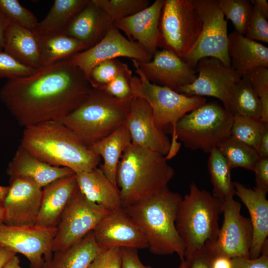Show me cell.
Returning <instances> with one entry per match:
<instances>
[{
	"label": "cell",
	"instance_id": "obj_20",
	"mask_svg": "<svg viewBox=\"0 0 268 268\" xmlns=\"http://www.w3.org/2000/svg\"><path fill=\"white\" fill-rule=\"evenodd\" d=\"M164 3V0H156L138 12L115 21L113 25L153 57L158 46L159 24Z\"/></svg>",
	"mask_w": 268,
	"mask_h": 268
},
{
	"label": "cell",
	"instance_id": "obj_25",
	"mask_svg": "<svg viewBox=\"0 0 268 268\" xmlns=\"http://www.w3.org/2000/svg\"><path fill=\"white\" fill-rule=\"evenodd\" d=\"M78 189L89 201L109 212L123 208L120 191L100 168L75 173Z\"/></svg>",
	"mask_w": 268,
	"mask_h": 268
},
{
	"label": "cell",
	"instance_id": "obj_38",
	"mask_svg": "<svg viewBox=\"0 0 268 268\" xmlns=\"http://www.w3.org/2000/svg\"><path fill=\"white\" fill-rule=\"evenodd\" d=\"M128 67L118 59L104 61L91 69L87 80L92 88L101 89Z\"/></svg>",
	"mask_w": 268,
	"mask_h": 268
},
{
	"label": "cell",
	"instance_id": "obj_9",
	"mask_svg": "<svg viewBox=\"0 0 268 268\" xmlns=\"http://www.w3.org/2000/svg\"><path fill=\"white\" fill-rule=\"evenodd\" d=\"M201 28L195 0H164L159 24L158 47L183 58L195 46Z\"/></svg>",
	"mask_w": 268,
	"mask_h": 268
},
{
	"label": "cell",
	"instance_id": "obj_46",
	"mask_svg": "<svg viewBox=\"0 0 268 268\" xmlns=\"http://www.w3.org/2000/svg\"><path fill=\"white\" fill-rule=\"evenodd\" d=\"M213 256L209 248L205 245L186 256L185 260L188 268H210V262Z\"/></svg>",
	"mask_w": 268,
	"mask_h": 268
},
{
	"label": "cell",
	"instance_id": "obj_2",
	"mask_svg": "<svg viewBox=\"0 0 268 268\" xmlns=\"http://www.w3.org/2000/svg\"><path fill=\"white\" fill-rule=\"evenodd\" d=\"M20 145L41 160L75 173L90 171L101 161L98 155L59 121L24 128Z\"/></svg>",
	"mask_w": 268,
	"mask_h": 268
},
{
	"label": "cell",
	"instance_id": "obj_19",
	"mask_svg": "<svg viewBox=\"0 0 268 268\" xmlns=\"http://www.w3.org/2000/svg\"><path fill=\"white\" fill-rule=\"evenodd\" d=\"M125 124L132 143L165 157L168 154L171 140L156 127L151 108L146 100L133 96Z\"/></svg>",
	"mask_w": 268,
	"mask_h": 268
},
{
	"label": "cell",
	"instance_id": "obj_45",
	"mask_svg": "<svg viewBox=\"0 0 268 268\" xmlns=\"http://www.w3.org/2000/svg\"><path fill=\"white\" fill-rule=\"evenodd\" d=\"M232 268H268V242L264 244L261 255L257 258L245 257L232 258Z\"/></svg>",
	"mask_w": 268,
	"mask_h": 268
},
{
	"label": "cell",
	"instance_id": "obj_59",
	"mask_svg": "<svg viewBox=\"0 0 268 268\" xmlns=\"http://www.w3.org/2000/svg\"><path fill=\"white\" fill-rule=\"evenodd\" d=\"M1 51H1V50H0V52H1Z\"/></svg>",
	"mask_w": 268,
	"mask_h": 268
},
{
	"label": "cell",
	"instance_id": "obj_43",
	"mask_svg": "<svg viewBox=\"0 0 268 268\" xmlns=\"http://www.w3.org/2000/svg\"><path fill=\"white\" fill-rule=\"evenodd\" d=\"M88 268H121L120 248L102 251L96 256Z\"/></svg>",
	"mask_w": 268,
	"mask_h": 268
},
{
	"label": "cell",
	"instance_id": "obj_26",
	"mask_svg": "<svg viewBox=\"0 0 268 268\" xmlns=\"http://www.w3.org/2000/svg\"><path fill=\"white\" fill-rule=\"evenodd\" d=\"M228 53L231 67L240 77L256 67H268V47L235 30L228 34Z\"/></svg>",
	"mask_w": 268,
	"mask_h": 268
},
{
	"label": "cell",
	"instance_id": "obj_47",
	"mask_svg": "<svg viewBox=\"0 0 268 268\" xmlns=\"http://www.w3.org/2000/svg\"><path fill=\"white\" fill-rule=\"evenodd\" d=\"M121 250V268H152L145 266L140 261L138 249L132 248H122Z\"/></svg>",
	"mask_w": 268,
	"mask_h": 268
},
{
	"label": "cell",
	"instance_id": "obj_5",
	"mask_svg": "<svg viewBox=\"0 0 268 268\" xmlns=\"http://www.w3.org/2000/svg\"><path fill=\"white\" fill-rule=\"evenodd\" d=\"M132 98L118 99L91 88L81 103L59 121L90 147L125 123Z\"/></svg>",
	"mask_w": 268,
	"mask_h": 268
},
{
	"label": "cell",
	"instance_id": "obj_31",
	"mask_svg": "<svg viewBox=\"0 0 268 268\" xmlns=\"http://www.w3.org/2000/svg\"><path fill=\"white\" fill-rule=\"evenodd\" d=\"M89 0H55L46 16L34 30L39 35L62 33Z\"/></svg>",
	"mask_w": 268,
	"mask_h": 268
},
{
	"label": "cell",
	"instance_id": "obj_50",
	"mask_svg": "<svg viewBox=\"0 0 268 268\" xmlns=\"http://www.w3.org/2000/svg\"><path fill=\"white\" fill-rule=\"evenodd\" d=\"M232 258L224 256H214L210 262V268H232Z\"/></svg>",
	"mask_w": 268,
	"mask_h": 268
},
{
	"label": "cell",
	"instance_id": "obj_24",
	"mask_svg": "<svg viewBox=\"0 0 268 268\" xmlns=\"http://www.w3.org/2000/svg\"><path fill=\"white\" fill-rule=\"evenodd\" d=\"M6 173L10 177L30 179L41 188L60 178L75 173L69 168L54 166L41 160L20 145L9 163Z\"/></svg>",
	"mask_w": 268,
	"mask_h": 268
},
{
	"label": "cell",
	"instance_id": "obj_30",
	"mask_svg": "<svg viewBox=\"0 0 268 268\" xmlns=\"http://www.w3.org/2000/svg\"><path fill=\"white\" fill-rule=\"evenodd\" d=\"M38 35L41 67L70 59L85 50L82 42L63 32Z\"/></svg>",
	"mask_w": 268,
	"mask_h": 268
},
{
	"label": "cell",
	"instance_id": "obj_3",
	"mask_svg": "<svg viewBox=\"0 0 268 268\" xmlns=\"http://www.w3.org/2000/svg\"><path fill=\"white\" fill-rule=\"evenodd\" d=\"M182 198L179 193L167 187L147 199L124 208L143 233L152 254L175 253L181 260L185 259V247L175 225Z\"/></svg>",
	"mask_w": 268,
	"mask_h": 268
},
{
	"label": "cell",
	"instance_id": "obj_58",
	"mask_svg": "<svg viewBox=\"0 0 268 268\" xmlns=\"http://www.w3.org/2000/svg\"><path fill=\"white\" fill-rule=\"evenodd\" d=\"M3 209L2 206L0 204V222H2L3 220Z\"/></svg>",
	"mask_w": 268,
	"mask_h": 268
},
{
	"label": "cell",
	"instance_id": "obj_36",
	"mask_svg": "<svg viewBox=\"0 0 268 268\" xmlns=\"http://www.w3.org/2000/svg\"><path fill=\"white\" fill-rule=\"evenodd\" d=\"M219 5L225 18L233 23L235 30L245 36L254 7L251 0H219Z\"/></svg>",
	"mask_w": 268,
	"mask_h": 268
},
{
	"label": "cell",
	"instance_id": "obj_41",
	"mask_svg": "<svg viewBox=\"0 0 268 268\" xmlns=\"http://www.w3.org/2000/svg\"><path fill=\"white\" fill-rule=\"evenodd\" d=\"M132 76V71L128 67L101 89L118 99H131L134 96L130 85Z\"/></svg>",
	"mask_w": 268,
	"mask_h": 268
},
{
	"label": "cell",
	"instance_id": "obj_57",
	"mask_svg": "<svg viewBox=\"0 0 268 268\" xmlns=\"http://www.w3.org/2000/svg\"><path fill=\"white\" fill-rule=\"evenodd\" d=\"M179 268H188V264L185 259L181 260V263Z\"/></svg>",
	"mask_w": 268,
	"mask_h": 268
},
{
	"label": "cell",
	"instance_id": "obj_48",
	"mask_svg": "<svg viewBox=\"0 0 268 268\" xmlns=\"http://www.w3.org/2000/svg\"><path fill=\"white\" fill-rule=\"evenodd\" d=\"M255 174V188L268 192V158H259L253 170Z\"/></svg>",
	"mask_w": 268,
	"mask_h": 268
},
{
	"label": "cell",
	"instance_id": "obj_14",
	"mask_svg": "<svg viewBox=\"0 0 268 268\" xmlns=\"http://www.w3.org/2000/svg\"><path fill=\"white\" fill-rule=\"evenodd\" d=\"M125 57L139 62L150 61L152 56L137 42L124 36L114 25L106 35L93 47L70 58L72 64L87 77L91 69L104 61Z\"/></svg>",
	"mask_w": 268,
	"mask_h": 268
},
{
	"label": "cell",
	"instance_id": "obj_23",
	"mask_svg": "<svg viewBox=\"0 0 268 268\" xmlns=\"http://www.w3.org/2000/svg\"><path fill=\"white\" fill-rule=\"evenodd\" d=\"M113 25L104 10L92 0H89L63 33L82 42L86 50L101 41Z\"/></svg>",
	"mask_w": 268,
	"mask_h": 268
},
{
	"label": "cell",
	"instance_id": "obj_55",
	"mask_svg": "<svg viewBox=\"0 0 268 268\" xmlns=\"http://www.w3.org/2000/svg\"><path fill=\"white\" fill-rule=\"evenodd\" d=\"M3 268H22L20 265V260L18 256L15 255L11 258L4 266Z\"/></svg>",
	"mask_w": 268,
	"mask_h": 268
},
{
	"label": "cell",
	"instance_id": "obj_35",
	"mask_svg": "<svg viewBox=\"0 0 268 268\" xmlns=\"http://www.w3.org/2000/svg\"><path fill=\"white\" fill-rule=\"evenodd\" d=\"M268 123L260 118L243 116H234L231 135L240 141L257 148L262 133Z\"/></svg>",
	"mask_w": 268,
	"mask_h": 268
},
{
	"label": "cell",
	"instance_id": "obj_27",
	"mask_svg": "<svg viewBox=\"0 0 268 268\" xmlns=\"http://www.w3.org/2000/svg\"><path fill=\"white\" fill-rule=\"evenodd\" d=\"M3 50L27 67L35 69L41 67L39 38L34 31L10 21L5 34Z\"/></svg>",
	"mask_w": 268,
	"mask_h": 268
},
{
	"label": "cell",
	"instance_id": "obj_44",
	"mask_svg": "<svg viewBox=\"0 0 268 268\" xmlns=\"http://www.w3.org/2000/svg\"><path fill=\"white\" fill-rule=\"evenodd\" d=\"M243 77L250 82L254 91L260 96L262 93L268 90V68L260 67L247 72Z\"/></svg>",
	"mask_w": 268,
	"mask_h": 268
},
{
	"label": "cell",
	"instance_id": "obj_39",
	"mask_svg": "<svg viewBox=\"0 0 268 268\" xmlns=\"http://www.w3.org/2000/svg\"><path fill=\"white\" fill-rule=\"evenodd\" d=\"M0 9L11 22L34 31L38 21L34 15L17 0H0Z\"/></svg>",
	"mask_w": 268,
	"mask_h": 268
},
{
	"label": "cell",
	"instance_id": "obj_7",
	"mask_svg": "<svg viewBox=\"0 0 268 268\" xmlns=\"http://www.w3.org/2000/svg\"><path fill=\"white\" fill-rule=\"evenodd\" d=\"M137 76H133L130 85L134 95L143 98L150 105L156 127L166 133H171V146L165 157L167 160L178 152L181 143L178 140L176 126L186 114L207 102L201 96H188L167 87L150 82L139 68L136 61L132 60Z\"/></svg>",
	"mask_w": 268,
	"mask_h": 268
},
{
	"label": "cell",
	"instance_id": "obj_51",
	"mask_svg": "<svg viewBox=\"0 0 268 268\" xmlns=\"http://www.w3.org/2000/svg\"><path fill=\"white\" fill-rule=\"evenodd\" d=\"M260 101V119L268 123V90L264 91L259 96Z\"/></svg>",
	"mask_w": 268,
	"mask_h": 268
},
{
	"label": "cell",
	"instance_id": "obj_11",
	"mask_svg": "<svg viewBox=\"0 0 268 268\" xmlns=\"http://www.w3.org/2000/svg\"><path fill=\"white\" fill-rule=\"evenodd\" d=\"M109 212L87 200L78 188L56 227L52 252L65 249L79 242Z\"/></svg>",
	"mask_w": 268,
	"mask_h": 268
},
{
	"label": "cell",
	"instance_id": "obj_15",
	"mask_svg": "<svg viewBox=\"0 0 268 268\" xmlns=\"http://www.w3.org/2000/svg\"><path fill=\"white\" fill-rule=\"evenodd\" d=\"M195 68L198 73L196 79L181 87L178 92L188 96L213 97L219 99L226 109L229 89L241 77L231 67L213 57L200 60Z\"/></svg>",
	"mask_w": 268,
	"mask_h": 268
},
{
	"label": "cell",
	"instance_id": "obj_12",
	"mask_svg": "<svg viewBox=\"0 0 268 268\" xmlns=\"http://www.w3.org/2000/svg\"><path fill=\"white\" fill-rule=\"evenodd\" d=\"M241 207L234 198L223 201L222 225L216 239L206 245L213 255L250 258L253 230L250 219L241 214Z\"/></svg>",
	"mask_w": 268,
	"mask_h": 268
},
{
	"label": "cell",
	"instance_id": "obj_18",
	"mask_svg": "<svg viewBox=\"0 0 268 268\" xmlns=\"http://www.w3.org/2000/svg\"><path fill=\"white\" fill-rule=\"evenodd\" d=\"M136 61L144 75L150 82L178 92L181 87L193 82L197 77L195 68L165 49L157 50L149 61Z\"/></svg>",
	"mask_w": 268,
	"mask_h": 268
},
{
	"label": "cell",
	"instance_id": "obj_42",
	"mask_svg": "<svg viewBox=\"0 0 268 268\" xmlns=\"http://www.w3.org/2000/svg\"><path fill=\"white\" fill-rule=\"evenodd\" d=\"M250 21L245 35L248 39L268 43V19L254 5Z\"/></svg>",
	"mask_w": 268,
	"mask_h": 268
},
{
	"label": "cell",
	"instance_id": "obj_53",
	"mask_svg": "<svg viewBox=\"0 0 268 268\" xmlns=\"http://www.w3.org/2000/svg\"><path fill=\"white\" fill-rule=\"evenodd\" d=\"M16 254L15 252L0 244V268H3L7 262Z\"/></svg>",
	"mask_w": 268,
	"mask_h": 268
},
{
	"label": "cell",
	"instance_id": "obj_21",
	"mask_svg": "<svg viewBox=\"0 0 268 268\" xmlns=\"http://www.w3.org/2000/svg\"><path fill=\"white\" fill-rule=\"evenodd\" d=\"M77 188L75 173L60 178L43 188L40 209L35 224L56 228Z\"/></svg>",
	"mask_w": 268,
	"mask_h": 268
},
{
	"label": "cell",
	"instance_id": "obj_32",
	"mask_svg": "<svg viewBox=\"0 0 268 268\" xmlns=\"http://www.w3.org/2000/svg\"><path fill=\"white\" fill-rule=\"evenodd\" d=\"M232 115L260 119L259 96L249 80L242 77L230 88L226 109Z\"/></svg>",
	"mask_w": 268,
	"mask_h": 268
},
{
	"label": "cell",
	"instance_id": "obj_52",
	"mask_svg": "<svg viewBox=\"0 0 268 268\" xmlns=\"http://www.w3.org/2000/svg\"><path fill=\"white\" fill-rule=\"evenodd\" d=\"M9 23L10 20L0 9V50L1 51L3 48L5 34Z\"/></svg>",
	"mask_w": 268,
	"mask_h": 268
},
{
	"label": "cell",
	"instance_id": "obj_56",
	"mask_svg": "<svg viewBox=\"0 0 268 268\" xmlns=\"http://www.w3.org/2000/svg\"><path fill=\"white\" fill-rule=\"evenodd\" d=\"M8 186H0V204L2 206L3 202L8 192Z\"/></svg>",
	"mask_w": 268,
	"mask_h": 268
},
{
	"label": "cell",
	"instance_id": "obj_10",
	"mask_svg": "<svg viewBox=\"0 0 268 268\" xmlns=\"http://www.w3.org/2000/svg\"><path fill=\"white\" fill-rule=\"evenodd\" d=\"M195 4L202 28L192 50L182 59L194 68L200 60L206 57L216 58L231 67L227 21L219 7V0H195Z\"/></svg>",
	"mask_w": 268,
	"mask_h": 268
},
{
	"label": "cell",
	"instance_id": "obj_22",
	"mask_svg": "<svg viewBox=\"0 0 268 268\" xmlns=\"http://www.w3.org/2000/svg\"><path fill=\"white\" fill-rule=\"evenodd\" d=\"M235 195L246 206L250 216L253 230V240L250 249L251 259L258 258L268 237V201L266 192L254 188L244 186L233 182Z\"/></svg>",
	"mask_w": 268,
	"mask_h": 268
},
{
	"label": "cell",
	"instance_id": "obj_6",
	"mask_svg": "<svg viewBox=\"0 0 268 268\" xmlns=\"http://www.w3.org/2000/svg\"><path fill=\"white\" fill-rule=\"evenodd\" d=\"M223 201L195 183L178 205L176 228L185 247V257L214 241Z\"/></svg>",
	"mask_w": 268,
	"mask_h": 268
},
{
	"label": "cell",
	"instance_id": "obj_4",
	"mask_svg": "<svg viewBox=\"0 0 268 268\" xmlns=\"http://www.w3.org/2000/svg\"><path fill=\"white\" fill-rule=\"evenodd\" d=\"M167 161L165 156L131 142L122 154L117 171L123 208L168 187L175 170Z\"/></svg>",
	"mask_w": 268,
	"mask_h": 268
},
{
	"label": "cell",
	"instance_id": "obj_37",
	"mask_svg": "<svg viewBox=\"0 0 268 268\" xmlns=\"http://www.w3.org/2000/svg\"><path fill=\"white\" fill-rule=\"evenodd\" d=\"M102 8L111 21L132 16L148 7V0H92Z\"/></svg>",
	"mask_w": 268,
	"mask_h": 268
},
{
	"label": "cell",
	"instance_id": "obj_33",
	"mask_svg": "<svg viewBox=\"0 0 268 268\" xmlns=\"http://www.w3.org/2000/svg\"><path fill=\"white\" fill-rule=\"evenodd\" d=\"M208 161V169L213 186L212 195L224 201L234 198L235 189L231 176V169L218 148L211 150Z\"/></svg>",
	"mask_w": 268,
	"mask_h": 268
},
{
	"label": "cell",
	"instance_id": "obj_16",
	"mask_svg": "<svg viewBox=\"0 0 268 268\" xmlns=\"http://www.w3.org/2000/svg\"><path fill=\"white\" fill-rule=\"evenodd\" d=\"M2 204L3 222L10 226L35 224L40 209L42 188L30 179L11 177Z\"/></svg>",
	"mask_w": 268,
	"mask_h": 268
},
{
	"label": "cell",
	"instance_id": "obj_34",
	"mask_svg": "<svg viewBox=\"0 0 268 268\" xmlns=\"http://www.w3.org/2000/svg\"><path fill=\"white\" fill-rule=\"evenodd\" d=\"M231 169L242 167L253 171L259 157L255 148L230 135L217 147Z\"/></svg>",
	"mask_w": 268,
	"mask_h": 268
},
{
	"label": "cell",
	"instance_id": "obj_54",
	"mask_svg": "<svg viewBox=\"0 0 268 268\" xmlns=\"http://www.w3.org/2000/svg\"><path fill=\"white\" fill-rule=\"evenodd\" d=\"M253 5H255L259 11L268 19V3L266 0H251Z\"/></svg>",
	"mask_w": 268,
	"mask_h": 268
},
{
	"label": "cell",
	"instance_id": "obj_8",
	"mask_svg": "<svg viewBox=\"0 0 268 268\" xmlns=\"http://www.w3.org/2000/svg\"><path fill=\"white\" fill-rule=\"evenodd\" d=\"M233 119V115L217 101L206 102L178 121V140L192 150L209 153L231 135Z\"/></svg>",
	"mask_w": 268,
	"mask_h": 268
},
{
	"label": "cell",
	"instance_id": "obj_13",
	"mask_svg": "<svg viewBox=\"0 0 268 268\" xmlns=\"http://www.w3.org/2000/svg\"><path fill=\"white\" fill-rule=\"evenodd\" d=\"M56 228L36 224L10 226L0 222V244L16 254L23 255L30 268H41L52 256L53 242Z\"/></svg>",
	"mask_w": 268,
	"mask_h": 268
},
{
	"label": "cell",
	"instance_id": "obj_29",
	"mask_svg": "<svg viewBox=\"0 0 268 268\" xmlns=\"http://www.w3.org/2000/svg\"><path fill=\"white\" fill-rule=\"evenodd\" d=\"M131 142L130 134L125 123L90 146L95 153L103 158L104 162L100 168L108 179L116 186L119 162L124 150Z\"/></svg>",
	"mask_w": 268,
	"mask_h": 268
},
{
	"label": "cell",
	"instance_id": "obj_28",
	"mask_svg": "<svg viewBox=\"0 0 268 268\" xmlns=\"http://www.w3.org/2000/svg\"><path fill=\"white\" fill-rule=\"evenodd\" d=\"M104 251L97 244L93 231L72 246L53 252L41 268H88L94 258Z\"/></svg>",
	"mask_w": 268,
	"mask_h": 268
},
{
	"label": "cell",
	"instance_id": "obj_40",
	"mask_svg": "<svg viewBox=\"0 0 268 268\" xmlns=\"http://www.w3.org/2000/svg\"><path fill=\"white\" fill-rule=\"evenodd\" d=\"M37 70L21 63L5 52H0V78L8 80L27 76Z\"/></svg>",
	"mask_w": 268,
	"mask_h": 268
},
{
	"label": "cell",
	"instance_id": "obj_17",
	"mask_svg": "<svg viewBox=\"0 0 268 268\" xmlns=\"http://www.w3.org/2000/svg\"><path fill=\"white\" fill-rule=\"evenodd\" d=\"M95 240L102 250L115 248H148L146 239L124 208L110 212L93 230Z\"/></svg>",
	"mask_w": 268,
	"mask_h": 268
},
{
	"label": "cell",
	"instance_id": "obj_1",
	"mask_svg": "<svg viewBox=\"0 0 268 268\" xmlns=\"http://www.w3.org/2000/svg\"><path fill=\"white\" fill-rule=\"evenodd\" d=\"M91 87L70 59L37 69L23 77L8 79L0 99L24 128L59 121L75 110Z\"/></svg>",
	"mask_w": 268,
	"mask_h": 268
},
{
	"label": "cell",
	"instance_id": "obj_49",
	"mask_svg": "<svg viewBox=\"0 0 268 268\" xmlns=\"http://www.w3.org/2000/svg\"><path fill=\"white\" fill-rule=\"evenodd\" d=\"M256 150L259 158H268V126L264 130Z\"/></svg>",
	"mask_w": 268,
	"mask_h": 268
}]
</instances>
